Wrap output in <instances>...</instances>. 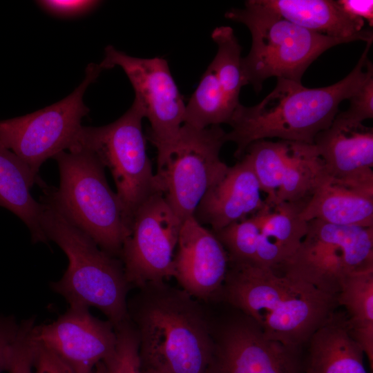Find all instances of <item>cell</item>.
I'll return each mask as SVG.
<instances>
[{"label": "cell", "instance_id": "obj_1", "mask_svg": "<svg viewBox=\"0 0 373 373\" xmlns=\"http://www.w3.org/2000/svg\"><path fill=\"white\" fill-rule=\"evenodd\" d=\"M372 41L353 70L343 79L325 87L309 88L301 82L278 78L274 90L253 106L240 104L228 124L226 142L236 145L234 155L240 159L247 147L260 140H279L313 144L338 114L339 104L363 84L373 66L368 59Z\"/></svg>", "mask_w": 373, "mask_h": 373}, {"label": "cell", "instance_id": "obj_2", "mask_svg": "<svg viewBox=\"0 0 373 373\" xmlns=\"http://www.w3.org/2000/svg\"><path fill=\"white\" fill-rule=\"evenodd\" d=\"M128 303L142 370L207 373L213 342L202 306L182 289L149 284Z\"/></svg>", "mask_w": 373, "mask_h": 373}, {"label": "cell", "instance_id": "obj_3", "mask_svg": "<svg viewBox=\"0 0 373 373\" xmlns=\"http://www.w3.org/2000/svg\"><path fill=\"white\" fill-rule=\"evenodd\" d=\"M220 298L251 320L268 338L303 347L337 309V295L268 268L229 262Z\"/></svg>", "mask_w": 373, "mask_h": 373}, {"label": "cell", "instance_id": "obj_4", "mask_svg": "<svg viewBox=\"0 0 373 373\" xmlns=\"http://www.w3.org/2000/svg\"><path fill=\"white\" fill-rule=\"evenodd\" d=\"M42 230L65 253L68 267L52 289L72 307H95L114 328L129 320L128 285L121 260L103 249L72 224L50 202L42 199Z\"/></svg>", "mask_w": 373, "mask_h": 373}, {"label": "cell", "instance_id": "obj_5", "mask_svg": "<svg viewBox=\"0 0 373 373\" xmlns=\"http://www.w3.org/2000/svg\"><path fill=\"white\" fill-rule=\"evenodd\" d=\"M57 162L58 188L46 187L42 199L108 254L119 257L130 225L104 166L90 151L74 146L53 157Z\"/></svg>", "mask_w": 373, "mask_h": 373}, {"label": "cell", "instance_id": "obj_6", "mask_svg": "<svg viewBox=\"0 0 373 373\" xmlns=\"http://www.w3.org/2000/svg\"><path fill=\"white\" fill-rule=\"evenodd\" d=\"M224 16L249 30L251 46L242 57V69L247 84L257 93L271 77L301 82L307 68L325 51L352 42L312 32L260 7L255 0L246 1L243 8L229 9Z\"/></svg>", "mask_w": 373, "mask_h": 373}, {"label": "cell", "instance_id": "obj_7", "mask_svg": "<svg viewBox=\"0 0 373 373\" xmlns=\"http://www.w3.org/2000/svg\"><path fill=\"white\" fill-rule=\"evenodd\" d=\"M144 118L140 105L133 101L115 122L97 127L82 126L74 146L93 152L110 171L130 227L137 209L154 194L162 193L146 153Z\"/></svg>", "mask_w": 373, "mask_h": 373}, {"label": "cell", "instance_id": "obj_8", "mask_svg": "<svg viewBox=\"0 0 373 373\" xmlns=\"http://www.w3.org/2000/svg\"><path fill=\"white\" fill-rule=\"evenodd\" d=\"M373 268V227L307 222L296 251L277 270L283 276L337 295L351 274Z\"/></svg>", "mask_w": 373, "mask_h": 373}, {"label": "cell", "instance_id": "obj_9", "mask_svg": "<svg viewBox=\"0 0 373 373\" xmlns=\"http://www.w3.org/2000/svg\"><path fill=\"white\" fill-rule=\"evenodd\" d=\"M218 125L199 128L184 124L155 173L164 198L183 222L194 216L207 190L226 172L220 157L227 142Z\"/></svg>", "mask_w": 373, "mask_h": 373}, {"label": "cell", "instance_id": "obj_10", "mask_svg": "<svg viewBox=\"0 0 373 373\" xmlns=\"http://www.w3.org/2000/svg\"><path fill=\"white\" fill-rule=\"evenodd\" d=\"M104 69L90 64L82 84L68 96L34 113L0 120V141L37 175L43 163L73 147L89 111L84 94Z\"/></svg>", "mask_w": 373, "mask_h": 373}, {"label": "cell", "instance_id": "obj_11", "mask_svg": "<svg viewBox=\"0 0 373 373\" xmlns=\"http://www.w3.org/2000/svg\"><path fill=\"white\" fill-rule=\"evenodd\" d=\"M99 64L104 70L119 66L126 73L134 89V101L149 121L148 139L157 149L160 163L178 137L186 108L168 62L161 57L130 56L108 46Z\"/></svg>", "mask_w": 373, "mask_h": 373}, {"label": "cell", "instance_id": "obj_12", "mask_svg": "<svg viewBox=\"0 0 373 373\" xmlns=\"http://www.w3.org/2000/svg\"><path fill=\"white\" fill-rule=\"evenodd\" d=\"M182 224L162 193L137 209L119 255L130 287L140 288L174 277V251Z\"/></svg>", "mask_w": 373, "mask_h": 373}, {"label": "cell", "instance_id": "obj_13", "mask_svg": "<svg viewBox=\"0 0 373 373\" xmlns=\"http://www.w3.org/2000/svg\"><path fill=\"white\" fill-rule=\"evenodd\" d=\"M213 325V349L207 373H304L303 347L268 338L238 311Z\"/></svg>", "mask_w": 373, "mask_h": 373}, {"label": "cell", "instance_id": "obj_14", "mask_svg": "<svg viewBox=\"0 0 373 373\" xmlns=\"http://www.w3.org/2000/svg\"><path fill=\"white\" fill-rule=\"evenodd\" d=\"M89 308L69 306L55 321L33 325L31 339L57 355L74 373H93L114 350L117 335L109 321H102Z\"/></svg>", "mask_w": 373, "mask_h": 373}, {"label": "cell", "instance_id": "obj_15", "mask_svg": "<svg viewBox=\"0 0 373 373\" xmlns=\"http://www.w3.org/2000/svg\"><path fill=\"white\" fill-rule=\"evenodd\" d=\"M173 258L174 277L193 298L209 301L220 298L229 268V256L212 231L194 216L182 224Z\"/></svg>", "mask_w": 373, "mask_h": 373}, {"label": "cell", "instance_id": "obj_16", "mask_svg": "<svg viewBox=\"0 0 373 373\" xmlns=\"http://www.w3.org/2000/svg\"><path fill=\"white\" fill-rule=\"evenodd\" d=\"M239 160L207 190L195 211L194 218L213 232L252 216L265 204L251 166Z\"/></svg>", "mask_w": 373, "mask_h": 373}, {"label": "cell", "instance_id": "obj_17", "mask_svg": "<svg viewBox=\"0 0 373 373\" xmlns=\"http://www.w3.org/2000/svg\"><path fill=\"white\" fill-rule=\"evenodd\" d=\"M313 144L328 175L334 179L373 184V128L336 118Z\"/></svg>", "mask_w": 373, "mask_h": 373}, {"label": "cell", "instance_id": "obj_18", "mask_svg": "<svg viewBox=\"0 0 373 373\" xmlns=\"http://www.w3.org/2000/svg\"><path fill=\"white\" fill-rule=\"evenodd\" d=\"M305 222L320 220L345 226L373 227V184L328 176L299 213Z\"/></svg>", "mask_w": 373, "mask_h": 373}, {"label": "cell", "instance_id": "obj_19", "mask_svg": "<svg viewBox=\"0 0 373 373\" xmlns=\"http://www.w3.org/2000/svg\"><path fill=\"white\" fill-rule=\"evenodd\" d=\"M306 344L304 373H368L364 352L350 333L345 311L336 310Z\"/></svg>", "mask_w": 373, "mask_h": 373}, {"label": "cell", "instance_id": "obj_20", "mask_svg": "<svg viewBox=\"0 0 373 373\" xmlns=\"http://www.w3.org/2000/svg\"><path fill=\"white\" fill-rule=\"evenodd\" d=\"M260 7L312 32L352 41H373L365 22L346 14L336 1L255 0Z\"/></svg>", "mask_w": 373, "mask_h": 373}, {"label": "cell", "instance_id": "obj_21", "mask_svg": "<svg viewBox=\"0 0 373 373\" xmlns=\"http://www.w3.org/2000/svg\"><path fill=\"white\" fill-rule=\"evenodd\" d=\"M305 204L265 202L255 213L260 232L254 266L276 271L294 254L307 230V222L299 218Z\"/></svg>", "mask_w": 373, "mask_h": 373}, {"label": "cell", "instance_id": "obj_22", "mask_svg": "<svg viewBox=\"0 0 373 373\" xmlns=\"http://www.w3.org/2000/svg\"><path fill=\"white\" fill-rule=\"evenodd\" d=\"M37 175L0 141V207L21 219L28 227L33 242H46L41 227L43 204L30 190Z\"/></svg>", "mask_w": 373, "mask_h": 373}, {"label": "cell", "instance_id": "obj_23", "mask_svg": "<svg viewBox=\"0 0 373 373\" xmlns=\"http://www.w3.org/2000/svg\"><path fill=\"white\" fill-rule=\"evenodd\" d=\"M343 306L352 338L360 345L373 368V268L349 276L337 294Z\"/></svg>", "mask_w": 373, "mask_h": 373}, {"label": "cell", "instance_id": "obj_24", "mask_svg": "<svg viewBox=\"0 0 373 373\" xmlns=\"http://www.w3.org/2000/svg\"><path fill=\"white\" fill-rule=\"evenodd\" d=\"M328 176L315 145L294 142L275 204L307 202Z\"/></svg>", "mask_w": 373, "mask_h": 373}, {"label": "cell", "instance_id": "obj_25", "mask_svg": "<svg viewBox=\"0 0 373 373\" xmlns=\"http://www.w3.org/2000/svg\"><path fill=\"white\" fill-rule=\"evenodd\" d=\"M294 145L292 141L260 140L250 144L241 157L248 162L262 192L267 194L265 202L267 204L276 202V193L281 185Z\"/></svg>", "mask_w": 373, "mask_h": 373}, {"label": "cell", "instance_id": "obj_26", "mask_svg": "<svg viewBox=\"0 0 373 373\" xmlns=\"http://www.w3.org/2000/svg\"><path fill=\"white\" fill-rule=\"evenodd\" d=\"M233 112L210 63L186 104L184 124L199 128L220 126L229 123Z\"/></svg>", "mask_w": 373, "mask_h": 373}, {"label": "cell", "instance_id": "obj_27", "mask_svg": "<svg viewBox=\"0 0 373 373\" xmlns=\"http://www.w3.org/2000/svg\"><path fill=\"white\" fill-rule=\"evenodd\" d=\"M211 38L218 50L211 62L226 95L231 108L235 111L239 102L241 88L247 84L242 69V48L229 26H218Z\"/></svg>", "mask_w": 373, "mask_h": 373}, {"label": "cell", "instance_id": "obj_28", "mask_svg": "<svg viewBox=\"0 0 373 373\" xmlns=\"http://www.w3.org/2000/svg\"><path fill=\"white\" fill-rule=\"evenodd\" d=\"M259 232L258 221L254 213L213 233L224 247L229 262L254 266Z\"/></svg>", "mask_w": 373, "mask_h": 373}, {"label": "cell", "instance_id": "obj_29", "mask_svg": "<svg viewBox=\"0 0 373 373\" xmlns=\"http://www.w3.org/2000/svg\"><path fill=\"white\" fill-rule=\"evenodd\" d=\"M117 342L102 363L105 373H143L137 332L130 319L115 328Z\"/></svg>", "mask_w": 373, "mask_h": 373}, {"label": "cell", "instance_id": "obj_30", "mask_svg": "<svg viewBox=\"0 0 373 373\" xmlns=\"http://www.w3.org/2000/svg\"><path fill=\"white\" fill-rule=\"evenodd\" d=\"M347 111L338 113L335 118L350 124H363L373 117V71L363 84L348 99Z\"/></svg>", "mask_w": 373, "mask_h": 373}, {"label": "cell", "instance_id": "obj_31", "mask_svg": "<svg viewBox=\"0 0 373 373\" xmlns=\"http://www.w3.org/2000/svg\"><path fill=\"white\" fill-rule=\"evenodd\" d=\"M34 325L33 319L23 321L20 325V332L7 369L9 373H34L35 343L30 338V330Z\"/></svg>", "mask_w": 373, "mask_h": 373}, {"label": "cell", "instance_id": "obj_32", "mask_svg": "<svg viewBox=\"0 0 373 373\" xmlns=\"http://www.w3.org/2000/svg\"><path fill=\"white\" fill-rule=\"evenodd\" d=\"M37 3L48 12L61 17H74L95 8L100 1L93 0H43Z\"/></svg>", "mask_w": 373, "mask_h": 373}, {"label": "cell", "instance_id": "obj_33", "mask_svg": "<svg viewBox=\"0 0 373 373\" xmlns=\"http://www.w3.org/2000/svg\"><path fill=\"white\" fill-rule=\"evenodd\" d=\"M34 343V373H74L52 352L41 345Z\"/></svg>", "mask_w": 373, "mask_h": 373}, {"label": "cell", "instance_id": "obj_34", "mask_svg": "<svg viewBox=\"0 0 373 373\" xmlns=\"http://www.w3.org/2000/svg\"><path fill=\"white\" fill-rule=\"evenodd\" d=\"M20 332L12 320L0 318V373L8 367L11 353Z\"/></svg>", "mask_w": 373, "mask_h": 373}, {"label": "cell", "instance_id": "obj_35", "mask_svg": "<svg viewBox=\"0 0 373 373\" xmlns=\"http://www.w3.org/2000/svg\"><path fill=\"white\" fill-rule=\"evenodd\" d=\"M341 9L351 17L373 25L372 0H338L336 1Z\"/></svg>", "mask_w": 373, "mask_h": 373}, {"label": "cell", "instance_id": "obj_36", "mask_svg": "<svg viewBox=\"0 0 373 373\" xmlns=\"http://www.w3.org/2000/svg\"><path fill=\"white\" fill-rule=\"evenodd\" d=\"M93 373H105V369L102 361L99 362L95 367Z\"/></svg>", "mask_w": 373, "mask_h": 373}, {"label": "cell", "instance_id": "obj_37", "mask_svg": "<svg viewBox=\"0 0 373 373\" xmlns=\"http://www.w3.org/2000/svg\"><path fill=\"white\" fill-rule=\"evenodd\" d=\"M142 372L143 373H161V372L151 371V370H142Z\"/></svg>", "mask_w": 373, "mask_h": 373}]
</instances>
